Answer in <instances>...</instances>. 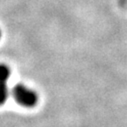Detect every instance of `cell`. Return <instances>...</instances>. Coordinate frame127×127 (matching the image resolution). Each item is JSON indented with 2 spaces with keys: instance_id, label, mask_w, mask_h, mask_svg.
Here are the masks:
<instances>
[{
  "instance_id": "6da1fadb",
  "label": "cell",
  "mask_w": 127,
  "mask_h": 127,
  "mask_svg": "<svg viewBox=\"0 0 127 127\" xmlns=\"http://www.w3.org/2000/svg\"><path fill=\"white\" fill-rule=\"evenodd\" d=\"M13 97L16 102L24 107L30 108L37 104L38 96L35 91L26 87L23 84H17L13 88Z\"/></svg>"
},
{
  "instance_id": "7a4b0ae2",
  "label": "cell",
  "mask_w": 127,
  "mask_h": 127,
  "mask_svg": "<svg viewBox=\"0 0 127 127\" xmlns=\"http://www.w3.org/2000/svg\"><path fill=\"white\" fill-rule=\"evenodd\" d=\"M9 90L7 86V80L0 79V105L5 103V101L8 98Z\"/></svg>"
},
{
  "instance_id": "3957f363",
  "label": "cell",
  "mask_w": 127,
  "mask_h": 127,
  "mask_svg": "<svg viewBox=\"0 0 127 127\" xmlns=\"http://www.w3.org/2000/svg\"><path fill=\"white\" fill-rule=\"evenodd\" d=\"M0 37H1V30H0Z\"/></svg>"
}]
</instances>
